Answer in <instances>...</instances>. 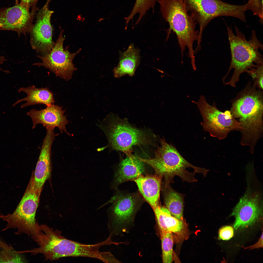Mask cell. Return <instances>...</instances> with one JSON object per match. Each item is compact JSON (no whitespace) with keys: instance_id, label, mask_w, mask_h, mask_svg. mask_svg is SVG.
Segmentation results:
<instances>
[{"instance_id":"1","label":"cell","mask_w":263,"mask_h":263,"mask_svg":"<svg viewBox=\"0 0 263 263\" xmlns=\"http://www.w3.org/2000/svg\"><path fill=\"white\" fill-rule=\"evenodd\" d=\"M231 102L230 111L239 119L241 140L247 143L257 141L263 132V90L249 82Z\"/></svg>"},{"instance_id":"2","label":"cell","mask_w":263,"mask_h":263,"mask_svg":"<svg viewBox=\"0 0 263 263\" xmlns=\"http://www.w3.org/2000/svg\"><path fill=\"white\" fill-rule=\"evenodd\" d=\"M227 28L231 58L228 71L222 80L224 83L230 72L233 69L230 79L224 84L235 87L242 74L247 73L257 65L263 63V56L259 51L263 50V45L254 30L252 31L250 38L248 40L237 27H235V34L231 28L227 26Z\"/></svg>"},{"instance_id":"3","label":"cell","mask_w":263,"mask_h":263,"mask_svg":"<svg viewBox=\"0 0 263 263\" xmlns=\"http://www.w3.org/2000/svg\"><path fill=\"white\" fill-rule=\"evenodd\" d=\"M161 145L155 152L154 158L143 159L139 157L144 163L148 164L154 169L155 175L164 178L165 186L173 182L176 176L180 177L183 181L191 183L197 181L196 173L204 175L206 170L194 166L186 160L176 148L167 143L164 138L160 139Z\"/></svg>"},{"instance_id":"4","label":"cell","mask_w":263,"mask_h":263,"mask_svg":"<svg viewBox=\"0 0 263 263\" xmlns=\"http://www.w3.org/2000/svg\"><path fill=\"white\" fill-rule=\"evenodd\" d=\"M160 10L169 24L166 30L167 40L172 31L176 34L181 55L186 47L188 54L194 52L193 44L199 40V32L196 29V22L187 10L183 0H158Z\"/></svg>"},{"instance_id":"5","label":"cell","mask_w":263,"mask_h":263,"mask_svg":"<svg viewBox=\"0 0 263 263\" xmlns=\"http://www.w3.org/2000/svg\"><path fill=\"white\" fill-rule=\"evenodd\" d=\"M97 125L105 133L108 144L104 148L121 151L127 156L132 154V147L144 145L150 140L144 131L132 126L126 119L111 113Z\"/></svg>"},{"instance_id":"6","label":"cell","mask_w":263,"mask_h":263,"mask_svg":"<svg viewBox=\"0 0 263 263\" xmlns=\"http://www.w3.org/2000/svg\"><path fill=\"white\" fill-rule=\"evenodd\" d=\"M41 192L34 188L31 180L16 209L12 213H1L0 218L7 223L2 231L17 229L15 233L27 234L33 239L38 231L39 225L35 219Z\"/></svg>"},{"instance_id":"7","label":"cell","mask_w":263,"mask_h":263,"mask_svg":"<svg viewBox=\"0 0 263 263\" xmlns=\"http://www.w3.org/2000/svg\"><path fill=\"white\" fill-rule=\"evenodd\" d=\"M33 239L39 247L25 251V252H30L33 255L42 254L46 260L79 256L83 251L82 244L66 238L61 235L60 231L54 230L46 225H39L38 232Z\"/></svg>"},{"instance_id":"8","label":"cell","mask_w":263,"mask_h":263,"mask_svg":"<svg viewBox=\"0 0 263 263\" xmlns=\"http://www.w3.org/2000/svg\"><path fill=\"white\" fill-rule=\"evenodd\" d=\"M140 194L117 191L104 204H112L109 213L112 225L116 233L126 232L132 226L136 215L143 201Z\"/></svg>"},{"instance_id":"9","label":"cell","mask_w":263,"mask_h":263,"mask_svg":"<svg viewBox=\"0 0 263 263\" xmlns=\"http://www.w3.org/2000/svg\"><path fill=\"white\" fill-rule=\"evenodd\" d=\"M192 102L197 105L202 116L204 129L212 137L223 140L231 131L241 129L240 123L230 111H221L215 103L213 105L209 104L203 95L201 96L198 102Z\"/></svg>"},{"instance_id":"10","label":"cell","mask_w":263,"mask_h":263,"mask_svg":"<svg viewBox=\"0 0 263 263\" xmlns=\"http://www.w3.org/2000/svg\"><path fill=\"white\" fill-rule=\"evenodd\" d=\"M188 12L200 27L199 40L201 41L203 31L209 23L218 17L225 16L237 18L240 12L239 5L220 0H183Z\"/></svg>"},{"instance_id":"11","label":"cell","mask_w":263,"mask_h":263,"mask_svg":"<svg viewBox=\"0 0 263 263\" xmlns=\"http://www.w3.org/2000/svg\"><path fill=\"white\" fill-rule=\"evenodd\" d=\"M60 32L54 47L47 55L37 56L41 62L33 64L39 67L43 66L49 69L56 76L66 81L70 80L73 72L76 70L73 63L75 56L81 51L79 49L75 53H71L68 50V47L64 48L63 44L65 38L63 36L64 30L60 27Z\"/></svg>"},{"instance_id":"12","label":"cell","mask_w":263,"mask_h":263,"mask_svg":"<svg viewBox=\"0 0 263 263\" xmlns=\"http://www.w3.org/2000/svg\"><path fill=\"white\" fill-rule=\"evenodd\" d=\"M50 1L47 0L38 11L35 23L30 32L31 47L41 56L49 53L55 43L52 39L53 29L51 22V17L54 12L48 8Z\"/></svg>"},{"instance_id":"13","label":"cell","mask_w":263,"mask_h":263,"mask_svg":"<svg viewBox=\"0 0 263 263\" xmlns=\"http://www.w3.org/2000/svg\"><path fill=\"white\" fill-rule=\"evenodd\" d=\"M29 9L20 3L11 7L0 9V25L2 29L17 32L19 34L30 33L38 9L35 6Z\"/></svg>"},{"instance_id":"14","label":"cell","mask_w":263,"mask_h":263,"mask_svg":"<svg viewBox=\"0 0 263 263\" xmlns=\"http://www.w3.org/2000/svg\"><path fill=\"white\" fill-rule=\"evenodd\" d=\"M261 199L257 193L247 192L240 199L232 214L235 217V229L251 226L258 219L261 213Z\"/></svg>"},{"instance_id":"15","label":"cell","mask_w":263,"mask_h":263,"mask_svg":"<svg viewBox=\"0 0 263 263\" xmlns=\"http://www.w3.org/2000/svg\"><path fill=\"white\" fill-rule=\"evenodd\" d=\"M65 112V110H62V107L53 103L47 106L46 108L40 110L31 109L27 114L32 119V129L35 128L37 124H40L46 129L54 130L57 127L61 133L64 132L70 136L66 128L68 122L64 115Z\"/></svg>"},{"instance_id":"16","label":"cell","mask_w":263,"mask_h":263,"mask_svg":"<svg viewBox=\"0 0 263 263\" xmlns=\"http://www.w3.org/2000/svg\"><path fill=\"white\" fill-rule=\"evenodd\" d=\"M58 135L55 133L54 130L47 129L34 176L31 180L35 188L41 192L45 182L50 175L51 147L55 138Z\"/></svg>"},{"instance_id":"17","label":"cell","mask_w":263,"mask_h":263,"mask_svg":"<svg viewBox=\"0 0 263 263\" xmlns=\"http://www.w3.org/2000/svg\"><path fill=\"white\" fill-rule=\"evenodd\" d=\"M144 162L139 157L132 154L120 160L111 185L112 189H116L122 183L133 181L143 175L145 170Z\"/></svg>"},{"instance_id":"18","label":"cell","mask_w":263,"mask_h":263,"mask_svg":"<svg viewBox=\"0 0 263 263\" xmlns=\"http://www.w3.org/2000/svg\"><path fill=\"white\" fill-rule=\"evenodd\" d=\"M162 178L156 175H141L134 180L140 194L153 209L159 206Z\"/></svg>"},{"instance_id":"19","label":"cell","mask_w":263,"mask_h":263,"mask_svg":"<svg viewBox=\"0 0 263 263\" xmlns=\"http://www.w3.org/2000/svg\"><path fill=\"white\" fill-rule=\"evenodd\" d=\"M140 51L132 43L125 51L121 53L119 64L113 70L115 77L119 78L126 75L131 77L133 75L139 64Z\"/></svg>"},{"instance_id":"20","label":"cell","mask_w":263,"mask_h":263,"mask_svg":"<svg viewBox=\"0 0 263 263\" xmlns=\"http://www.w3.org/2000/svg\"><path fill=\"white\" fill-rule=\"evenodd\" d=\"M18 91L19 93L25 92L27 94V96L18 100L12 105V107L24 101L26 102L21 105V108L40 104H44L47 106L55 102L53 94L47 87L38 88L33 85L21 87L18 89Z\"/></svg>"},{"instance_id":"21","label":"cell","mask_w":263,"mask_h":263,"mask_svg":"<svg viewBox=\"0 0 263 263\" xmlns=\"http://www.w3.org/2000/svg\"><path fill=\"white\" fill-rule=\"evenodd\" d=\"M153 210L160 232L169 231L177 234L182 231L184 227L183 221L172 216L165 207L159 205Z\"/></svg>"},{"instance_id":"22","label":"cell","mask_w":263,"mask_h":263,"mask_svg":"<svg viewBox=\"0 0 263 263\" xmlns=\"http://www.w3.org/2000/svg\"><path fill=\"white\" fill-rule=\"evenodd\" d=\"M163 191L166 207L172 216L183 221V195L175 190L170 185H164Z\"/></svg>"},{"instance_id":"23","label":"cell","mask_w":263,"mask_h":263,"mask_svg":"<svg viewBox=\"0 0 263 263\" xmlns=\"http://www.w3.org/2000/svg\"><path fill=\"white\" fill-rule=\"evenodd\" d=\"M161 241L162 262L171 263L173 261V238L170 231L160 232Z\"/></svg>"},{"instance_id":"24","label":"cell","mask_w":263,"mask_h":263,"mask_svg":"<svg viewBox=\"0 0 263 263\" xmlns=\"http://www.w3.org/2000/svg\"><path fill=\"white\" fill-rule=\"evenodd\" d=\"M158 0H136L133 8L130 14L127 17V19L132 20L136 14H139L137 22H139L148 11L152 9L153 12L155 4Z\"/></svg>"},{"instance_id":"25","label":"cell","mask_w":263,"mask_h":263,"mask_svg":"<svg viewBox=\"0 0 263 263\" xmlns=\"http://www.w3.org/2000/svg\"><path fill=\"white\" fill-rule=\"evenodd\" d=\"M21 251H15L14 249L6 250L2 249L0 252V263H22L25 260L20 255Z\"/></svg>"},{"instance_id":"26","label":"cell","mask_w":263,"mask_h":263,"mask_svg":"<svg viewBox=\"0 0 263 263\" xmlns=\"http://www.w3.org/2000/svg\"><path fill=\"white\" fill-rule=\"evenodd\" d=\"M263 63L257 65L248 73L252 78L254 83L258 88L263 90Z\"/></svg>"},{"instance_id":"27","label":"cell","mask_w":263,"mask_h":263,"mask_svg":"<svg viewBox=\"0 0 263 263\" xmlns=\"http://www.w3.org/2000/svg\"><path fill=\"white\" fill-rule=\"evenodd\" d=\"M245 4L246 10H251L254 15L259 17L263 21V4L261 0H249Z\"/></svg>"},{"instance_id":"28","label":"cell","mask_w":263,"mask_h":263,"mask_svg":"<svg viewBox=\"0 0 263 263\" xmlns=\"http://www.w3.org/2000/svg\"><path fill=\"white\" fill-rule=\"evenodd\" d=\"M219 234L220 239L223 240H228L233 235V228L230 226L223 227L219 230Z\"/></svg>"},{"instance_id":"29","label":"cell","mask_w":263,"mask_h":263,"mask_svg":"<svg viewBox=\"0 0 263 263\" xmlns=\"http://www.w3.org/2000/svg\"><path fill=\"white\" fill-rule=\"evenodd\" d=\"M38 0H20V3L24 5L29 9L36 6ZM16 4L19 3V0H15Z\"/></svg>"},{"instance_id":"30","label":"cell","mask_w":263,"mask_h":263,"mask_svg":"<svg viewBox=\"0 0 263 263\" xmlns=\"http://www.w3.org/2000/svg\"><path fill=\"white\" fill-rule=\"evenodd\" d=\"M263 234H262L261 237L260 238L259 241L255 244L252 246L247 248H250V249H253L255 248H258L261 247H263Z\"/></svg>"},{"instance_id":"31","label":"cell","mask_w":263,"mask_h":263,"mask_svg":"<svg viewBox=\"0 0 263 263\" xmlns=\"http://www.w3.org/2000/svg\"><path fill=\"white\" fill-rule=\"evenodd\" d=\"M1 25H0V28H1Z\"/></svg>"}]
</instances>
